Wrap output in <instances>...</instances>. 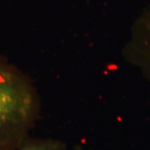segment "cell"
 I'll list each match as a JSON object with an SVG mask.
<instances>
[{"label":"cell","mask_w":150,"mask_h":150,"mask_svg":"<svg viewBox=\"0 0 150 150\" xmlns=\"http://www.w3.org/2000/svg\"><path fill=\"white\" fill-rule=\"evenodd\" d=\"M41 101L29 76L0 57V150H14L39 119Z\"/></svg>","instance_id":"1"},{"label":"cell","mask_w":150,"mask_h":150,"mask_svg":"<svg viewBox=\"0 0 150 150\" xmlns=\"http://www.w3.org/2000/svg\"><path fill=\"white\" fill-rule=\"evenodd\" d=\"M122 58L150 83V7L132 23L122 48Z\"/></svg>","instance_id":"2"},{"label":"cell","mask_w":150,"mask_h":150,"mask_svg":"<svg viewBox=\"0 0 150 150\" xmlns=\"http://www.w3.org/2000/svg\"><path fill=\"white\" fill-rule=\"evenodd\" d=\"M14 150H68V146L62 140L52 138H33L30 135Z\"/></svg>","instance_id":"3"},{"label":"cell","mask_w":150,"mask_h":150,"mask_svg":"<svg viewBox=\"0 0 150 150\" xmlns=\"http://www.w3.org/2000/svg\"><path fill=\"white\" fill-rule=\"evenodd\" d=\"M74 150H93V149H84L83 147H81L80 145H77L74 149Z\"/></svg>","instance_id":"4"}]
</instances>
